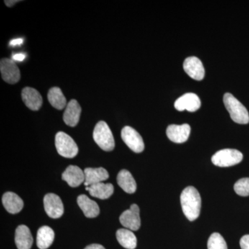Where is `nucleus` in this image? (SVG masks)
Wrapping results in <instances>:
<instances>
[{
  "instance_id": "nucleus-1",
  "label": "nucleus",
  "mask_w": 249,
  "mask_h": 249,
  "mask_svg": "<svg viewBox=\"0 0 249 249\" xmlns=\"http://www.w3.org/2000/svg\"><path fill=\"white\" fill-rule=\"evenodd\" d=\"M181 207L185 216L190 221H195L199 217L201 207V196L193 186H188L183 190L180 196Z\"/></svg>"
},
{
  "instance_id": "nucleus-2",
  "label": "nucleus",
  "mask_w": 249,
  "mask_h": 249,
  "mask_svg": "<svg viewBox=\"0 0 249 249\" xmlns=\"http://www.w3.org/2000/svg\"><path fill=\"white\" fill-rule=\"evenodd\" d=\"M224 103L234 122L238 124H248L249 123V111L247 108L230 93L224 96Z\"/></svg>"
},
{
  "instance_id": "nucleus-3",
  "label": "nucleus",
  "mask_w": 249,
  "mask_h": 249,
  "mask_svg": "<svg viewBox=\"0 0 249 249\" xmlns=\"http://www.w3.org/2000/svg\"><path fill=\"white\" fill-rule=\"evenodd\" d=\"M93 138L98 146L104 151H111L115 147L112 132L105 121H99L96 124L93 132Z\"/></svg>"
},
{
  "instance_id": "nucleus-4",
  "label": "nucleus",
  "mask_w": 249,
  "mask_h": 249,
  "mask_svg": "<svg viewBox=\"0 0 249 249\" xmlns=\"http://www.w3.org/2000/svg\"><path fill=\"white\" fill-rule=\"evenodd\" d=\"M55 144L59 155L65 158H73L78 154V147L76 142L65 132H59L57 133Z\"/></svg>"
},
{
  "instance_id": "nucleus-5",
  "label": "nucleus",
  "mask_w": 249,
  "mask_h": 249,
  "mask_svg": "<svg viewBox=\"0 0 249 249\" xmlns=\"http://www.w3.org/2000/svg\"><path fill=\"white\" fill-rule=\"evenodd\" d=\"M243 160L242 152L235 149H224L216 152L212 157L214 165L219 167H230L240 163Z\"/></svg>"
},
{
  "instance_id": "nucleus-6",
  "label": "nucleus",
  "mask_w": 249,
  "mask_h": 249,
  "mask_svg": "<svg viewBox=\"0 0 249 249\" xmlns=\"http://www.w3.org/2000/svg\"><path fill=\"white\" fill-rule=\"evenodd\" d=\"M121 138L129 149L136 153L144 150L145 145L142 136L137 130L129 126H125L121 131Z\"/></svg>"
},
{
  "instance_id": "nucleus-7",
  "label": "nucleus",
  "mask_w": 249,
  "mask_h": 249,
  "mask_svg": "<svg viewBox=\"0 0 249 249\" xmlns=\"http://www.w3.org/2000/svg\"><path fill=\"white\" fill-rule=\"evenodd\" d=\"M0 71L2 79L9 84H16L20 79L19 68L11 59H1L0 62Z\"/></svg>"
},
{
  "instance_id": "nucleus-8",
  "label": "nucleus",
  "mask_w": 249,
  "mask_h": 249,
  "mask_svg": "<svg viewBox=\"0 0 249 249\" xmlns=\"http://www.w3.org/2000/svg\"><path fill=\"white\" fill-rule=\"evenodd\" d=\"M121 224L130 231H138L141 227L140 210L137 204H132L130 209L124 211L119 218Z\"/></svg>"
},
{
  "instance_id": "nucleus-9",
  "label": "nucleus",
  "mask_w": 249,
  "mask_h": 249,
  "mask_svg": "<svg viewBox=\"0 0 249 249\" xmlns=\"http://www.w3.org/2000/svg\"><path fill=\"white\" fill-rule=\"evenodd\" d=\"M44 206L49 217L58 219L64 213V206L60 196L53 193L46 195L44 198Z\"/></svg>"
},
{
  "instance_id": "nucleus-10",
  "label": "nucleus",
  "mask_w": 249,
  "mask_h": 249,
  "mask_svg": "<svg viewBox=\"0 0 249 249\" xmlns=\"http://www.w3.org/2000/svg\"><path fill=\"white\" fill-rule=\"evenodd\" d=\"M201 107L199 96L194 93H187L178 98L175 103V109L178 111L187 110L190 112L197 111Z\"/></svg>"
},
{
  "instance_id": "nucleus-11",
  "label": "nucleus",
  "mask_w": 249,
  "mask_h": 249,
  "mask_svg": "<svg viewBox=\"0 0 249 249\" xmlns=\"http://www.w3.org/2000/svg\"><path fill=\"white\" fill-rule=\"evenodd\" d=\"M183 70L193 79H204L205 70L202 62L196 57H188L183 62Z\"/></svg>"
},
{
  "instance_id": "nucleus-12",
  "label": "nucleus",
  "mask_w": 249,
  "mask_h": 249,
  "mask_svg": "<svg viewBox=\"0 0 249 249\" xmlns=\"http://www.w3.org/2000/svg\"><path fill=\"white\" fill-rule=\"evenodd\" d=\"M191 130V126L188 124H170L166 129L167 137L171 142L182 143L189 138Z\"/></svg>"
},
{
  "instance_id": "nucleus-13",
  "label": "nucleus",
  "mask_w": 249,
  "mask_h": 249,
  "mask_svg": "<svg viewBox=\"0 0 249 249\" xmlns=\"http://www.w3.org/2000/svg\"><path fill=\"white\" fill-rule=\"evenodd\" d=\"M62 178L68 183L69 186L72 188H76L85 182V173L79 167L70 165L62 174Z\"/></svg>"
},
{
  "instance_id": "nucleus-14",
  "label": "nucleus",
  "mask_w": 249,
  "mask_h": 249,
  "mask_svg": "<svg viewBox=\"0 0 249 249\" xmlns=\"http://www.w3.org/2000/svg\"><path fill=\"white\" fill-rule=\"evenodd\" d=\"M23 102L31 110L37 111L42 105V98L37 90L32 88H24L22 91Z\"/></svg>"
},
{
  "instance_id": "nucleus-15",
  "label": "nucleus",
  "mask_w": 249,
  "mask_h": 249,
  "mask_svg": "<svg viewBox=\"0 0 249 249\" xmlns=\"http://www.w3.org/2000/svg\"><path fill=\"white\" fill-rule=\"evenodd\" d=\"M80 114L81 107L79 103L76 100H71L70 103H67L65 108L63 114L64 122L70 127H75L79 122Z\"/></svg>"
},
{
  "instance_id": "nucleus-16",
  "label": "nucleus",
  "mask_w": 249,
  "mask_h": 249,
  "mask_svg": "<svg viewBox=\"0 0 249 249\" xmlns=\"http://www.w3.org/2000/svg\"><path fill=\"white\" fill-rule=\"evenodd\" d=\"M85 180L84 184L86 187L101 183L109 178V173L103 168H88L84 170Z\"/></svg>"
},
{
  "instance_id": "nucleus-17",
  "label": "nucleus",
  "mask_w": 249,
  "mask_h": 249,
  "mask_svg": "<svg viewBox=\"0 0 249 249\" xmlns=\"http://www.w3.org/2000/svg\"><path fill=\"white\" fill-rule=\"evenodd\" d=\"M15 242L18 249H31L34 240L30 230L27 226L20 225L17 228Z\"/></svg>"
},
{
  "instance_id": "nucleus-18",
  "label": "nucleus",
  "mask_w": 249,
  "mask_h": 249,
  "mask_svg": "<svg viewBox=\"0 0 249 249\" xmlns=\"http://www.w3.org/2000/svg\"><path fill=\"white\" fill-rule=\"evenodd\" d=\"M77 203L83 211L85 217L94 218L100 213L99 206L96 201L91 200L85 195H81L77 199Z\"/></svg>"
},
{
  "instance_id": "nucleus-19",
  "label": "nucleus",
  "mask_w": 249,
  "mask_h": 249,
  "mask_svg": "<svg viewBox=\"0 0 249 249\" xmlns=\"http://www.w3.org/2000/svg\"><path fill=\"white\" fill-rule=\"evenodd\" d=\"M2 203L6 211L11 214L20 212L24 206L22 199L16 193L11 192H8L3 196Z\"/></svg>"
},
{
  "instance_id": "nucleus-20",
  "label": "nucleus",
  "mask_w": 249,
  "mask_h": 249,
  "mask_svg": "<svg viewBox=\"0 0 249 249\" xmlns=\"http://www.w3.org/2000/svg\"><path fill=\"white\" fill-rule=\"evenodd\" d=\"M90 196L101 199H107L114 193V186L111 183H96L85 188Z\"/></svg>"
},
{
  "instance_id": "nucleus-21",
  "label": "nucleus",
  "mask_w": 249,
  "mask_h": 249,
  "mask_svg": "<svg viewBox=\"0 0 249 249\" xmlns=\"http://www.w3.org/2000/svg\"><path fill=\"white\" fill-rule=\"evenodd\" d=\"M117 183L125 193L132 194L137 191V183L128 170H122L117 176Z\"/></svg>"
},
{
  "instance_id": "nucleus-22",
  "label": "nucleus",
  "mask_w": 249,
  "mask_h": 249,
  "mask_svg": "<svg viewBox=\"0 0 249 249\" xmlns=\"http://www.w3.org/2000/svg\"><path fill=\"white\" fill-rule=\"evenodd\" d=\"M116 238L123 247L127 249H134L137 247V239L132 231L121 229L116 232Z\"/></svg>"
},
{
  "instance_id": "nucleus-23",
  "label": "nucleus",
  "mask_w": 249,
  "mask_h": 249,
  "mask_svg": "<svg viewBox=\"0 0 249 249\" xmlns=\"http://www.w3.org/2000/svg\"><path fill=\"white\" fill-rule=\"evenodd\" d=\"M53 229L47 226L39 229L37 234V246L40 249H48L52 245L54 240Z\"/></svg>"
},
{
  "instance_id": "nucleus-24",
  "label": "nucleus",
  "mask_w": 249,
  "mask_h": 249,
  "mask_svg": "<svg viewBox=\"0 0 249 249\" xmlns=\"http://www.w3.org/2000/svg\"><path fill=\"white\" fill-rule=\"evenodd\" d=\"M47 97L50 104L55 109L62 110L64 108H66L67 106L66 98L64 96L60 88L54 87L49 89Z\"/></svg>"
},
{
  "instance_id": "nucleus-25",
  "label": "nucleus",
  "mask_w": 249,
  "mask_h": 249,
  "mask_svg": "<svg viewBox=\"0 0 249 249\" xmlns=\"http://www.w3.org/2000/svg\"><path fill=\"white\" fill-rule=\"evenodd\" d=\"M208 249H228L227 242L218 232H214L208 240Z\"/></svg>"
},
{
  "instance_id": "nucleus-26",
  "label": "nucleus",
  "mask_w": 249,
  "mask_h": 249,
  "mask_svg": "<svg viewBox=\"0 0 249 249\" xmlns=\"http://www.w3.org/2000/svg\"><path fill=\"white\" fill-rule=\"evenodd\" d=\"M234 190L238 196H249V178H243L238 180L234 185Z\"/></svg>"
},
{
  "instance_id": "nucleus-27",
  "label": "nucleus",
  "mask_w": 249,
  "mask_h": 249,
  "mask_svg": "<svg viewBox=\"0 0 249 249\" xmlns=\"http://www.w3.org/2000/svg\"><path fill=\"white\" fill-rule=\"evenodd\" d=\"M240 245L242 249H249V235H244L241 238Z\"/></svg>"
},
{
  "instance_id": "nucleus-28",
  "label": "nucleus",
  "mask_w": 249,
  "mask_h": 249,
  "mask_svg": "<svg viewBox=\"0 0 249 249\" xmlns=\"http://www.w3.org/2000/svg\"><path fill=\"white\" fill-rule=\"evenodd\" d=\"M25 58V54L22 53L14 54V55H13V59H14V60H16V61H23Z\"/></svg>"
},
{
  "instance_id": "nucleus-29",
  "label": "nucleus",
  "mask_w": 249,
  "mask_h": 249,
  "mask_svg": "<svg viewBox=\"0 0 249 249\" xmlns=\"http://www.w3.org/2000/svg\"><path fill=\"white\" fill-rule=\"evenodd\" d=\"M23 43V39L18 38L14 39V40H11L10 42V46H13V47H16V46L22 45Z\"/></svg>"
},
{
  "instance_id": "nucleus-30",
  "label": "nucleus",
  "mask_w": 249,
  "mask_h": 249,
  "mask_svg": "<svg viewBox=\"0 0 249 249\" xmlns=\"http://www.w3.org/2000/svg\"><path fill=\"white\" fill-rule=\"evenodd\" d=\"M85 249H106L102 245H98V244H93L88 247H85Z\"/></svg>"
},
{
  "instance_id": "nucleus-31",
  "label": "nucleus",
  "mask_w": 249,
  "mask_h": 249,
  "mask_svg": "<svg viewBox=\"0 0 249 249\" xmlns=\"http://www.w3.org/2000/svg\"><path fill=\"white\" fill-rule=\"evenodd\" d=\"M18 2H19L18 0H17V1H14V0H9V1H7V0H5L4 1L5 4H6L8 7H12L14 5Z\"/></svg>"
}]
</instances>
